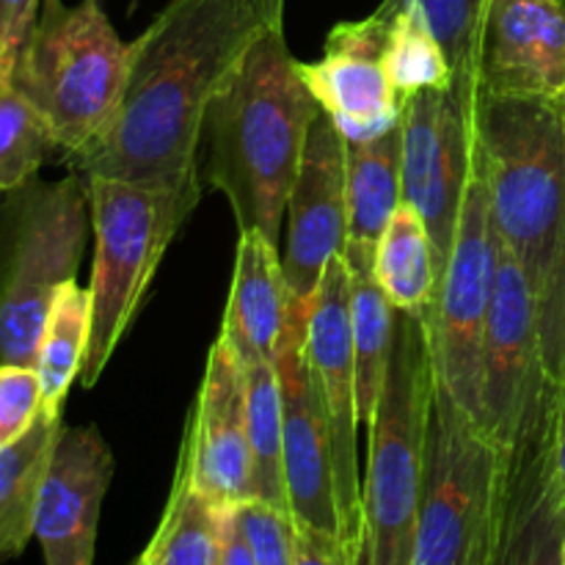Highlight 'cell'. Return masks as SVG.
<instances>
[{"label": "cell", "mask_w": 565, "mask_h": 565, "mask_svg": "<svg viewBox=\"0 0 565 565\" xmlns=\"http://www.w3.org/2000/svg\"><path fill=\"white\" fill-rule=\"evenodd\" d=\"M274 22H285V0H171L127 44L114 121L94 147L70 158L72 169L160 191L199 188L204 116Z\"/></svg>", "instance_id": "1"}, {"label": "cell", "mask_w": 565, "mask_h": 565, "mask_svg": "<svg viewBox=\"0 0 565 565\" xmlns=\"http://www.w3.org/2000/svg\"><path fill=\"white\" fill-rule=\"evenodd\" d=\"M320 110L287 47L285 22H274L204 116L207 180L230 202L237 232H263L281 248V221Z\"/></svg>", "instance_id": "2"}, {"label": "cell", "mask_w": 565, "mask_h": 565, "mask_svg": "<svg viewBox=\"0 0 565 565\" xmlns=\"http://www.w3.org/2000/svg\"><path fill=\"white\" fill-rule=\"evenodd\" d=\"M475 138L497 235L539 298L565 243V99L478 88Z\"/></svg>", "instance_id": "3"}, {"label": "cell", "mask_w": 565, "mask_h": 565, "mask_svg": "<svg viewBox=\"0 0 565 565\" xmlns=\"http://www.w3.org/2000/svg\"><path fill=\"white\" fill-rule=\"evenodd\" d=\"M434 384L423 323L397 312L390 364L370 419V461L362 483L364 565L414 561Z\"/></svg>", "instance_id": "4"}, {"label": "cell", "mask_w": 565, "mask_h": 565, "mask_svg": "<svg viewBox=\"0 0 565 565\" xmlns=\"http://www.w3.org/2000/svg\"><path fill=\"white\" fill-rule=\"evenodd\" d=\"M127 81V44L99 0H42L11 86L44 116L66 158L103 138Z\"/></svg>", "instance_id": "5"}, {"label": "cell", "mask_w": 565, "mask_h": 565, "mask_svg": "<svg viewBox=\"0 0 565 565\" xmlns=\"http://www.w3.org/2000/svg\"><path fill=\"white\" fill-rule=\"evenodd\" d=\"M92 226L88 182L31 180L0 204V364H36L53 298L75 279Z\"/></svg>", "instance_id": "6"}, {"label": "cell", "mask_w": 565, "mask_h": 565, "mask_svg": "<svg viewBox=\"0 0 565 565\" xmlns=\"http://www.w3.org/2000/svg\"><path fill=\"white\" fill-rule=\"evenodd\" d=\"M92 204V340L81 384L92 390L130 331L166 248L177 237L202 191H160L132 182L86 177Z\"/></svg>", "instance_id": "7"}, {"label": "cell", "mask_w": 565, "mask_h": 565, "mask_svg": "<svg viewBox=\"0 0 565 565\" xmlns=\"http://www.w3.org/2000/svg\"><path fill=\"white\" fill-rule=\"evenodd\" d=\"M500 447L436 379L412 565H475L494 550Z\"/></svg>", "instance_id": "8"}, {"label": "cell", "mask_w": 565, "mask_h": 565, "mask_svg": "<svg viewBox=\"0 0 565 565\" xmlns=\"http://www.w3.org/2000/svg\"><path fill=\"white\" fill-rule=\"evenodd\" d=\"M497 226L491 191L475 138V169L463 196L456 241L439 279L434 315L423 326L439 384L480 419V362L494 292Z\"/></svg>", "instance_id": "9"}, {"label": "cell", "mask_w": 565, "mask_h": 565, "mask_svg": "<svg viewBox=\"0 0 565 565\" xmlns=\"http://www.w3.org/2000/svg\"><path fill=\"white\" fill-rule=\"evenodd\" d=\"M475 81L412 94L403 103V202L423 215L439 279L456 241L475 169Z\"/></svg>", "instance_id": "10"}, {"label": "cell", "mask_w": 565, "mask_h": 565, "mask_svg": "<svg viewBox=\"0 0 565 565\" xmlns=\"http://www.w3.org/2000/svg\"><path fill=\"white\" fill-rule=\"evenodd\" d=\"M557 386L546 381L516 436L500 447L491 565H565V489L555 463Z\"/></svg>", "instance_id": "11"}, {"label": "cell", "mask_w": 565, "mask_h": 565, "mask_svg": "<svg viewBox=\"0 0 565 565\" xmlns=\"http://www.w3.org/2000/svg\"><path fill=\"white\" fill-rule=\"evenodd\" d=\"M303 351L329 423L342 535L351 544L364 546V502L356 458L359 401L351 329V270L345 257L331 259L309 301Z\"/></svg>", "instance_id": "12"}, {"label": "cell", "mask_w": 565, "mask_h": 565, "mask_svg": "<svg viewBox=\"0 0 565 565\" xmlns=\"http://www.w3.org/2000/svg\"><path fill=\"white\" fill-rule=\"evenodd\" d=\"M546 381L539 353V298L497 235L494 292L480 362V425L497 447L511 445Z\"/></svg>", "instance_id": "13"}, {"label": "cell", "mask_w": 565, "mask_h": 565, "mask_svg": "<svg viewBox=\"0 0 565 565\" xmlns=\"http://www.w3.org/2000/svg\"><path fill=\"white\" fill-rule=\"evenodd\" d=\"M307 309H290V326L276 351L281 390V461H285L287 511L298 527L342 535L337 505L331 436L320 406L307 351Z\"/></svg>", "instance_id": "14"}, {"label": "cell", "mask_w": 565, "mask_h": 565, "mask_svg": "<svg viewBox=\"0 0 565 565\" xmlns=\"http://www.w3.org/2000/svg\"><path fill=\"white\" fill-rule=\"evenodd\" d=\"M348 138L326 110L309 130L301 169L287 202L281 252L292 309H307L331 259L348 246Z\"/></svg>", "instance_id": "15"}, {"label": "cell", "mask_w": 565, "mask_h": 565, "mask_svg": "<svg viewBox=\"0 0 565 565\" xmlns=\"http://www.w3.org/2000/svg\"><path fill=\"white\" fill-rule=\"evenodd\" d=\"M395 14L397 0H384L364 20L340 22L318 61H301L309 92L348 141H367L401 121L403 103L386 72Z\"/></svg>", "instance_id": "16"}, {"label": "cell", "mask_w": 565, "mask_h": 565, "mask_svg": "<svg viewBox=\"0 0 565 565\" xmlns=\"http://www.w3.org/2000/svg\"><path fill=\"white\" fill-rule=\"evenodd\" d=\"M180 463L193 489L215 508H237L252 500L246 373L221 334L210 348Z\"/></svg>", "instance_id": "17"}, {"label": "cell", "mask_w": 565, "mask_h": 565, "mask_svg": "<svg viewBox=\"0 0 565 565\" xmlns=\"http://www.w3.org/2000/svg\"><path fill=\"white\" fill-rule=\"evenodd\" d=\"M114 456L94 425L61 430L39 494L33 539L44 565H94L103 500Z\"/></svg>", "instance_id": "18"}, {"label": "cell", "mask_w": 565, "mask_h": 565, "mask_svg": "<svg viewBox=\"0 0 565 565\" xmlns=\"http://www.w3.org/2000/svg\"><path fill=\"white\" fill-rule=\"evenodd\" d=\"M475 83L489 94L565 99L563 0H489Z\"/></svg>", "instance_id": "19"}, {"label": "cell", "mask_w": 565, "mask_h": 565, "mask_svg": "<svg viewBox=\"0 0 565 565\" xmlns=\"http://www.w3.org/2000/svg\"><path fill=\"white\" fill-rule=\"evenodd\" d=\"M290 287L276 243L263 232H241L221 337L241 364L274 362L290 326Z\"/></svg>", "instance_id": "20"}, {"label": "cell", "mask_w": 565, "mask_h": 565, "mask_svg": "<svg viewBox=\"0 0 565 565\" xmlns=\"http://www.w3.org/2000/svg\"><path fill=\"white\" fill-rule=\"evenodd\" d=\"M348 268L375 270V248L403 204L401 121L367 141H348Z\"/></svg>", "instance_id": "21"}, {"label": "cell", "mask_w": 565, "mask_h": 565, "mask_svg": "<svg viewBox=\"0 0 565 565\" xmlns=\"http://www.w3.org/2000/svg\"><path fill=\"white\" fill-rule=\"evenodd\" d=\"M61 430V414L42 412L22 439L0 450V563L20 557L33 539L39 494Z\"/></svg>", "instance_id": "22"}, {"label": "cell", "mask_w": 565, "mask_h": 565, "mask_svg": "<svg viewBox=\"0 0 565 565\" xmlns=\"http://www.w3.org/2000/svg\"><path fill=\"white\" fill-rule=\"evenodd\" d=\"M375 279L397 312L428 323L439 292V263L423 215L403 202L375 248Z\"/></svg>", "instance_id": "23"}, {"label": "cell", "mask_w": 565, "mask_h": 565, "mask_svg": "<svg viewBox=\"0 0 565 565\" xmlns=\"http://www.w3.org/2000/svg\"><path fill=\"white\" fill-rule=\"evenodd\" d=\"M88 340H92V290L72 279L55 292L33 364L42 381V412L61 414L70 386L81 379Z\"/></svg>", "instance_id": "24"}, {"label": "cell", "mask_w": 565, "mask_h": 565, "mask_svg": "<svg viewBox=\"0 0 565 565\" xmlns=\"http://www.w3.org/2000/svg\"><path fill=\"white\" fill-rule=\"evenodd\" d=\"M351 270V329H353V364H356V401L359 425L373 419L390 364L392 340H395L397 309L381 290L375 270Z\"/></svg>", "instance_id": "25"}, {"label": "cell", "mask_w": 565, "mask_h": 565, "mask_svg": "<svg viewBox=\"0 0 565 565\" xmlns=\"http://www.w3.org/2000/svg\"><path fill=\"white\" fill-rule=\"evenodd\" d=\"M246 417L252 447V500L285 508V461H281V390L276 362H248Z\"/></svg>", "instance_id": "26"}, {"label": "cell", "mask_w": 565, "mask_h": 565, "mask_svg": "<svg viewBox=\"0 0 565 565\" xmlns=\"http://www.w3.org/2000/svg\"><path fill=\"white\" fill-rule=\"evenodd\" d=\"M218 513L221 508L199 494L182 463H177L169 505L143 550V565H213Z\"/></svg>", "instance_id": "27"}, {"label": "cell", "mask_w": 565, "mask_h": 565, "mask_svg": "<svg viewBox=\"0 0 565 565\" xmlns=\"http://www.w3.org/2000/svg\"><path fill=\"white\" fill-rule=\"evenodd\" d=\"M386 72L401 103L412 94L445 88L456 81L445 50L414 0H397L395 25L386 47Z\"/></svg>", "instance_id": "28"}, {"label": "cell", "mask_w": 565, "mask_h": 565, "mask_svg": "<svg viewBox=\"0 0 565 565\" xmlns=\"http://www.w3.org/2000/svg\"><path fill=\"white\" fill-rule=\"evenodd\" d=\"M61 152L44 116L11 83L0 86V193L36 180L39 169Z\"/></svg>", "instance_id": "29"}, {"label": "cell", "mask_w": 565, "mask_h": 565, "mask_svg": "<svg viewBox=\"0 0 565 565\" xmlns=\"http://www.w3.org/2000/svg\"><path fill=\"white\" fill-rule=\"evenodd\" d=\"M445 50L456 81H475L480 31L489 0H414Z\"/></svg>", "instance_id": "30"}, {"label": "cell", "mask_w": 565, "mask_h": 565, "mask_svg": "<svg viewBox=\"0 0 565 565\" xmlns=\"http://www.w3.org/2000/svg\"><path fill=\"white\" fill-rule=\"evenodd\" d=\"M254 565H296V522L285 508L248 500L237 505Z\"/></svg>", "instance_id": "31"}, {"label": "cell", "mask_w": 565, "mask_h": 565, "mask_svg": "<svg viewBox=\"0 0 565 565\" xmlns=\"http://www.w3.org/2000/svg\"><path fill=\"white\" fill-rule=\"evenodd\" d=\"M42 381L31 364H0V450L33 428L42 414Z\"/></svg>", "instance_id": "32"}, {"label": "cell", "mask_w": 565, "mask_h": 565, "mask_svg": "<svg viewBox=\"0 0 565 565\" xmlns=\"http://www.w3.org/2000/svg\"><path fill=\"white\" fill-rule=\"evenodd\" d=\"M539 353L546 379L565 386V243L539 292Z\"/></svg>", "instance_id": "33"}, {"label": "cell", "mask_w": 565, "mask_h": 565, "mask_svg": "<svg viewBox=\"0 0 565 565\" xmlns=\"http://www.w3.org/2000/svg\"><path fill=\"white\" fill-rule=\"evenodd\" d=\"M42 11V0H0V86L11 83L22 47Z\"/></svg>", "instance_id": "34"}, {"label": "cell", "mask_w": 565, "mask_h": 565, "mask_svg": "<svg viewBox=\"0 0 565 565\" xmlns=\"http://www.w3.org/2000/svg\"><path fill=\"white\" fill-rule=\"evenodd\" d=\"M296 565H364V546L296 524Z\"/></svg>", "instance_id": "35"}, {"label": "cell", "mask_w": 565, "mask_h": 565, "mask_svg": "<svg viewBox=\"0 0 565 565\" xmlns=\"http://www.w3.org/2000/svg\"><path fill=\"white\" fill-rule=\"evenodd\" d=\"M213 565H254L246 533H243L241 519H237V508H221Z\"/></svg>", "instance_id": "36"}, {"label": "cell", "mask_w": 565, "mask_h": 565, "mask_svg": "<svg viewBox=\"0 0 565 565\" xmlns=\"http://www.w3.org/2000/svg\"><path fill=\"white\" fill-rule=\"evenodd\" d=\"M555 463L557 478L565 489V386H557V412H555Z\"/></svg>", "instance_id": "37"}, {"label": "cell", "mask_w": 565, "mask_h": 565, "mask_svg": "<svg viewBox=\"0 0 565 565\" xmlns=\"http://www.w3.org/2000/svg\"><path fill=\"white\" fill-rule=\"evenodd\" d=\"M475 565H491V561H480V563H475Z\"/></svg>", "instance_id": "38"}, {"label": "cell", "mask_w": 565, "mask_h": 565, "mask_svg": "<svg viewBox=\"0 0 565 565\" xmlns=\"http://www.w3.org/2000/svg\"><path fill=\"white\" fill-rule=\"evenodd\" d=\"M132 565H143V561H141V557H138V561H136V563H132Z\"/></svg>", "instance_id": "39"}, {"label": "cell", "mask_w": 565, "mask_h": 565, "mask_svg": "<svg viewBox=\"0 0 565 565\" xmlns=\"http://www.w3.org/2000/svg\"><path fill=\"white\" fill-rule=\"evenodd\" d=\"M563 561H565V544H563Z\"/></svg>", "instance_id": "40"}, {"label": "cell", "mask_w": 565, "mask_h": 565, "mask_svg": "<svg viewBox=\"0 0 565 565\" xmlns=\"http://www.w3.org/2000/svg\"><path fill=\"white\" fill-rule=\"evenodd\" d=\"M0 204H3V193H0Z\"/></svg>", "instance_id": "41"}]
</instances>
